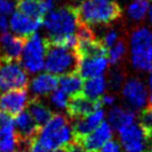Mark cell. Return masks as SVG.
Here are the masks:
<instances>
[{
    "label": "cell",
    "instance_id": "1",
    "mask_svg": "<svg viewBox=\"0 0 152 152\" xmlns=\"http://www.w3.org/2000/svg\"><path fill=\"white\" fill-rule=\"evenodd\" d=\"M122 17L115 0H85L78 8V21L89 26H106Z\"/></svg>",
    "mask_w": 152,
    "mask_h": 152
},
{
    "label": "cell",
    "instance_id": "2",
    "mask_svg": "<svg viewBox=\"0 0 152 152\" xmlns=\"http://www.w3.org/2000/svg\"><path fill=\"white\" fill-rule=\"evenodd\" d=\"M73 137L72 124L69 117L64 114H53L52 118L43 126L36 140L49 151L66 147Z\"/></svg>",
    "mask_w": 152,
    "mask_h": 152
},
{
    "label": "cell",
    "instance_id": "3",
    "mask_svg": "<svg viewBox=\"0 0 152 152\" xmlns=\"http://www.w3.org/2000/svg\"><path fill=\"white\" fill-rule=\"evenodd\" d=\"M79 64L80 57L76 48L46 42L45 69L47 72H50L56 76H64L72 72H78Z\"/></svg>",
    "mask_w": 152,
    "mask_h": 152
},
{
    "label": "cell",
    "instance_id": "4",
    "mask_svg": "<svg viewBox=\"0 0 152 152\" xmlns=\"http://www.w3.org/2000/svg\"><path fill=\"white\" fill-rule=\"evenodd\" d=\"M43 26L47 31V37L76 34L78 27V9L69 4L51 9L43 18Z\"/></svg>",
    "mask_w": 152,
    "mask_h": 152
},
{
    "label": "cell",
    "instance_id": "5",
    "mask_svg": "<svg viewBox=\"0 0 152 152\" xmlns=\"http://www.w3.org/2000/svg\"><path fill=\"white\" fill-rule=\"evenodd\" d=\"M131 62L137 70L151 71L152 31L147 27H137L130 34Z\"/></svg>",
    "mask_w": 152,
    "mask_h": 152
},
{
    "label": "cell",
    "instance_id": "6",
    "mask_svg": "<svg viewBox=\"0 0 152 152\" xmlns=\"http://www.w3.org/2000/svg\"><path fill=\"white\" fill-rule=\"evenodd\" d=\"M46 42L39 34L34 32L26 39L20 62L29 73H37L45 68Z\"/></svg>",
    "mask_w": 152,
    "mask_h": 152
},
{
    "label": "cell",
    "instance_id": "7",
    "mask_svg": "<svg viewBox=\"0 0 152 152\" xmlns=\"http://www.w3.org/2000/svg\"><path fill=\"white\" fill-rule=\"evenodd\" d=\"M28 76L19 60H0V91L28 88Z\"/></svg>",
    "mask_w": 152,
    "mask_h": 152
},
{
    "label": "cell",
    "instance_id": "8",
    "mask_svg": "<svg viewBox=\"0 0 152 152\" xmlns=\"http://www.w3.org/2000/svg\"><path fill=\"white\" fill-rule=\"evenodd\" d=\"M126 152H145L148 134L140 124H129L118 131Z\"/></svg>",
    "mask_w": 152,
    "mask_h": 152
},
{
    "label": "cell",
    "instance_id": "9",
    "mask_svg": "<svg viewBox=\"0 0 152 152\" xmlns=\"http://www.w3.org/2000/svg\"><path fill=\"white\" fill-rule=\"evenodd\" d=\"M122 96L131 109H143L147 104V88L138 78H129L124 81L122 86Z\"/></svg>",
    "mask_w": 152,
    "mask_h": 152
},
{
    "label": "cell",
    "instance_id": "10",
    "mask_svg": "<svg viewBox=\"0 0 152 152\" xmlns=\"http://www.w3.org/2000/svg\"><path fill=\"white\" fill-rule=\"evenodd\" d=\"M101 99H90L86 97L85 94H77L73 97H70L68 100L67 112L70 120H75L78 118H82L86 115H89L96 110L102 108Z\"/></svg>",
    "mask_w": 152,
    "mask_h": 152
},
{
    "label": "cell",
    "instance_id": "11",
    "mask_svg": "<svg viewBox=\"0 0 152 152\" xmlns=\"http://www.w3.org/2000/svg\"><path fill=\"white\" fill-rule=\"evenodd\" d=\"M28 103L27 89H12L0 96V109L16 117L22 112Z\"/></svg>",
    "mask_w": 152,
    "mask_h": 152
},
{
    "label": "cell",
    "instance_id": "12",
    "mask_svg": "<svg viewBox=\"0 0 152 152\" xmlns=\"http://www.w3.org/2000/svg\"><path fill=\"white\" fill-rule=\"evenodd\" d=\"M26 39L9 32L0 34V60H19L21 58Z\"/></svg>",
    "mask_w": 152,
    "mask_h": 152
},
{
    "label": "cell",
    "instance_id": "13",
    "mask_svg": "<svg viewBox=\"0 0 152 152\" xmlns=\"http://www.w3.org/2000/svg\"><path fill=\"white\" fill-rule=\"evenodd\" d=\"M42 23L43 19H34L20 11H16L12 13L9 25L12 32L17 36L28 38L31 34H34Z\"/></svg>",
    "mask_w": 152,
    "mask_h": 152
},
{
    "label": "cell",
    "instance_id": "14",
    "mask_svg": "<svg viewBox=\"0 0 152 152\" xmlns=\"http://www.w3.org/2000/svg\"><path fill=\"white\" fill-rule=\"evenodd\" d=\"M110 139H112V128L109 122L102 121L92 132L82 137L78 141H80L90 152H97Z\"/></svg>",
    "mask_w": 152,
    "mask_h": 152
},
{
    "label": "cell",
    "instance_id": "15",
    "mask_svg": "<svg viewBox=\"0 0 152 152\" xmlns=\"http://www.w3.org/2000/svg\"><path fill=\"white\" fill-rule=\"evenodd\" d=\"M103 117H104V111L100 108L89 115L71 120L73 139L79 140L82 137L92 132L103 121Z\"/></svg>",
    "mask_w": 152,
    "mask_h": 152
},
{
    "label": "cell",
    "instance_id": "16",
    "mask_svg": "<svg viewBox=\"0 0 152 152\" xmlns=\"http://www.w3.org/2000/svg\"><path fill=\"white\" fill-rule=\"evenodd\" d=\"M13 128L18 135V139L23 140L36 139L41 129L28 112V110L16 115V118L13 119Z\"/></svg>",
    "mask_w": 152,
    "mask_h": 152
},
{
    "label": "cell",
    "instance_id": "17",
    "mask_svg": "<svg viewBox=\"0 0 152 152\" xmlns=\"http://www.w3.org/2000/svg\"><path fill=\"white\" fill-rule=\"evenodd\" d=\"M18 11L34 19H43L47 13L53 9L52 0H18L16 4Z\"/></svg>",
    "mask_w": 152,
    "mask_h": 152
},
{
    "label": "cell",
    "instance_id": "18",
    "mask_svg": "<svg viewBox=\"0 0 152 152\" xmlns=\"http://www.w3.org/2000/svg\"><path fill=\"white\" fill-rule=\"evenodd\" d=\"M59 86V78L50 72L40 73L30 82V90L36 97L48 96L55 91Z\"/></svg>",
    "mask_w": 152,
    "mask_h": 152
},
{
    "label": "cell",
    "instance_id": "19",
    "mask_svg": "<svg viewBox=\"0 0 152 152\" xmlns=\"http://www.w3.org/2000/svg\"><path fill=\"white\" fill-rule=\"evenodd\" d=\"M109 60L108 57H93L80 60L78 73L82 77V79H88L92 77L102 76L108 69Z\"/></svg>",
    "mask_w": 152,
    "mask_h": 152
},
{
    "label": "cell",
    "instance_id": "20",
    "mask_svg": "<svg viewBox=\"0 0 152 152\" xmlns=\"http://www.w3.org/2000/svg\"><path fill=\"white\" fill-rule=\"evenodd\" d=\"M76 50L80 57V60L93 57H107L108 55V49L102 45L100 39L78 40Z\"/></svg>",
    "mask_w": 152,
    "mask_h": 152
},
{
    "label": "cell",
    "instance_id": "21",
    "mask_svg": "<svg viewBox=\"0 0 152 152\" xmlns=\"http://www.w3.org/2000/svg\"><path fill=\"white\" fill-rule=\"evenodd\" d=\"M108 121L111 128L119 131L120 129L134 123L135 113L131 109H126L121 107H114L109 111Z\"/></svg>",
    "mask_w": 152,
    "mask_h": 152
},
{
    "label": "cell",
    "instance_id": "22",
    "mask_svg": "<svg viewBox=\"0 0 152 152\" xmlns=\"http://www.w3.org/2000/svg\"><path fill=\"white\" fill-rule=\"evenodd\" d=\"M27 109L40 128H42L55 114L49 107L41 101L40 97H34L32 99H30Z\"/></svg>",
    "mask_w": 152,
    "mask_h": 152
},
{
    "label": "cell",
    "instance_id": "23",
    "mask_svg": "<svg viewBox=\"0 0 152 152\" xmlns=\"http://www.w3.org/2000/svg\"><path fill=\"white\" fill-rule=\"evenodd\" d=\"M59 87L69 97H73L82 93L83 81L78 72H72L59 77Z\"/></svg>",
    "mask_w": 152,
    "mask_h": 152
},
{
    "label": "cell",
    "instance_id": "24",
    "mask_svg": "<svg viewBox=\"0 0 152 152\" xmlns=\"http://www.w3.org/2000/svg\"><path fill=\"white\" fill-rule=\"evenodd\" d=\"M107 88V81L103 76L92 77L86 79L83 82L82 94L90 99H100L103 96V92Z\"/></svg>",
    "mask_w": 152,
    "mask_h": 152
},
{
    "label": "cell",
    "instance_id": "25",
    "mask_svg": "<svg viewBox=\"0 0 152 152\" xmlns=\"http://www.w3.org/2000/svg\"><path fill=\"white\" fill-rule=\"evenodd\" d=\"M18 144V135L13 126L0 127V152L15 151Z\"/></svg>",
    "mask_w": 152,
    "mask_h": 152
},
{
    "label": "cell",
    "instance_id": "26",
    "mask_svg": "<svg viewBox=\"0 0 152 152\" xmlns=\"http://www.w3.org/2000/svg\"><path fill=\"white\" fill-rule=\"evenodd\" d=\"M127 53V43L126 40L121 38L114 46H112L110 49H108V60L109 64L112 66H119L120 62L123 60Z\"/></svg>",
    "mask_w": 152,
    "mask_h": 152
},
{
    "label": "cell",
    "instance_id": "27",
    "mask_svg": "<svg viewBox=\"0 0 152 152\" xmlns=\"http://www.w3.org/2000/svg\"><path fill=\"white\" fill-rule=\"evenodd\" d=\"M149 2L148 0H133L128 7V15L130 19L134 21L143 20L148 12Z\"/></svg>",
    "mask_w": 152,
    "mask_h": 152
},
{
    "label": "cell",
    "instance_id": "28",
    "mask_svg": "<svg viewBox=\"0 0 152 152\" xmlns=\"http://www.w3.org/2000/svg\"><path fill=\"white\" fill-rule=\"evenodd\" d=\"M124 81H126V71L121 67H117L110 71L107 85L111 91H119L122 88Z\"/></svg>",
    "mask_w": 152,
    "mask_h": 152
},
{
    "label": "cell",
    "instance_id": "29",
    "mask_svg": "<svg viewBox=\"0 0 152 152\" xmlns=\"http://www.w3.org/2000/svg\"><path fill=\"white\" fill-rule=\"evenodd\" d=\"M139 122L147 134L152 133V106L144 107L142 109L139 114Z\"/></svg>",
    "mask_w": 152,
    "mask_h": 152
},
{
    "label": "cell",
    "instance_id": "30",
    "mask_svg": "<svg viewBox=\"0 0 152 152\" xmlns=\"http://www.w3.org/2000/svg\"><path fill=\"white\" fill-rule=\"evenodd\" d=\"M67 96L68 94L64 92V90H61V89L57 90L56 89L55 91L51 93L50 100L57 108H59V109H67L68 100H69V98Z\"/></svg>",
    "mask_w": 152,
    "mask_h": 152
},
{
    "label": "cell",
    "instance_id": "31",
    "mask_svg": "<svg viewBox=\"0 0 152 152\" xmlns=\"http://www.w3.org/2000/svg\"><path fill=\"white\" fill-rule=\"evenodd\" d=\"M121 38H122V37H120V34H119V32L117 30L110 29L103 34V37L100 39V41H101V43L106 47L107 49H110L111 47L114 46L115 43L118 42Z\"/></svg>",
    "mask_w": 152,
    "mask_h": 152
},
{
    "label": "cell",
    "instance_id": "32",
    "mask_svg": "<svg viewBox=\"0 0 152 152\" xmlns=\"http://www.w3.org/2000/svg\"><path fill=\"white\" fill-rule=\"evenodd\" d=\"M64 151L66 152H90L83 144L81 143L80 141H78V140H76V139L73 140V141H70V142L64 147Z\"/></svg>",
    "mask_w": 152,
    "mask_h": 152
},
{
    "label": "cell",
    "instance_id": "33",
    "mask_svg": "<svg viewBox=\"0 0 152 152\" xmlns=\"http://www.w3.org/2000/svg\"><path fill=\"white\" fill-rule=\"evenodd\" d=\"M97 152H121V148L117 140L110 139Z\"/></svg>",
    "mask_w": 152,
    "mask_h": 152
},
{
    "label": "cell",
    "instance_id": "34",
    "mask_svg": "<svg viewBox=\"0 0 152 152\" xmlns=\"http://www.w3.org/2000/svg\"><path fill=\"white\" fill-rule=\"evenodd\" d=\"M16 4L11 0H0V13L2 15H11L13 13Z\"/></svg>",
    "mask_w": 152,
    "mask_h": 152
},
{
    "label": "cell",
    "instance_id": "35",
    "mask_svg": "<svg viewBox=\"0 0 152 152\" xmlns=\"http://www.w3.org/2000/svg\"><path fill=\"white\" fill-rule=\"evenodd\" d=\"M6 126H13L12 115L0 109V127H6Z\"/></svg>",
    "mask_w": 152,
    "mask_h": 152
},
{
    "label": "cell",
    "instance_id": "36",
    "mask_svg": "<svg viewBox=\"0 0 152 152\" xmlns=\"http://www.w3.org/2000/svg\"><path fill=\"white\" fill-rule=\"evenodd\" d=\"M8 27L9 25H8V20H7V16L0 13V34L7 32Z\"/></svg>",
    "mask_w": 152,
    "mask_h": 152
},
{
    "label": "cell",
    "instance_id": "37",
    "mask_svg": "<svg viewBox=\"0 0 152 152\" xmlns=\"http://www.w3.org/2000/svg\"><path fill=\"white\" fill-rule=\"evenodd\" d=\"M31 152H49V150L43 148L37 140L34 139L32 140V143H31Z\"/></svg>",
    "mask_w": 152,
    "mask_h": 152
},
{
    "label": "cell",
    "instance_id": "38",
    "mask_svg": "<svg viewBox=\"0 0 152 152\" xmlns=\"http://www.w3.org/2000/svg\"><path fill=\"white\" fill-rule=\"evenodd\" d=\"M100 99H101L102 104H106V106H111L115 100V98L113 96H110V94H103Z\"/></svg>",
    "mask_w": 152,
    "mask_h": 152
},
{
    "label": "cell",
    "instance_id": "39",
    "mask_svg": "<svg viewBox=\"0 0 152 152\" xmlns=\"http://www.w3.org/2000/svg\"><path fill=\"white\" fill-rule=\"evenodd\" d=\"M149 86H150V97H149V106H152V69L151 75L149 78Z\"/></svg>",
    "mask_w": 152,
    "mask_h": 152
},
{
    "label": "cell",
    "instance_id": "40",
    "mask_svg": "<svg viewBox=\"0 0 152 152\" xmlns=\"http://www.w3.org/2000/svg\"><path fill=\"white\" fill-rule=\"evenodd\" d=\"M148 15H149V20H150V22L152 23V6H149Z\"/></svg>",
    "mask_w": 152,
    "mask_h": 152
},
{
    "label": "cell",
    "instance_id": "41",
    "mask_svg": "<svg viewBox=\"0 0 152 152\" xmlns=\"http://www.w3.org/2000/svg\"><path fill=\"white\" fill-rule=\"evenodd\" d=\"M51 152H66V151H64V149L60 148V149H57V150H52Z\"/></svg>",
    "mask_w": 152,
    "mask_h": 152
},
{
    "label": "cell",
    "instance_id": "42",
    "mask_svg": "<svg viewBox=\"0 0 152 152\" xmlns=\"http://www.w3.org/2000/svg\"><path fill=\"white\" fill-rule=\"evenodd\" d=\"M11 152H16V151H11Z\"/></svg>",
    "mask_w": 152,
    "mask_h": 152
}]
</instances>
